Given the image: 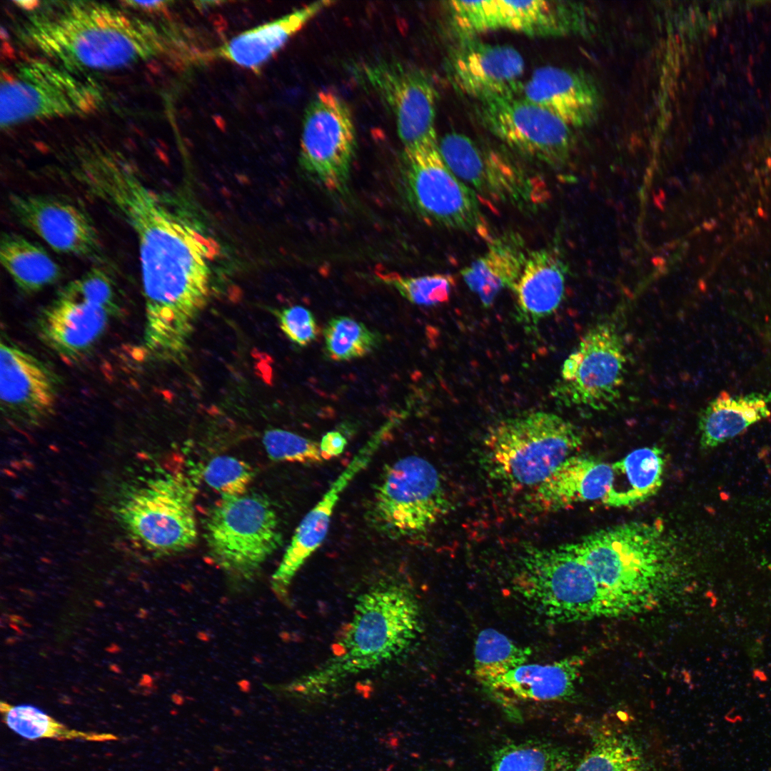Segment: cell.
<instances>
[{"mask_svg": "<svg viewBox=\"0 0 771 771\" xmlns=\"http://www.w3.org/2000/svg\"><path fill=\"white\" fill-rule=\"evenodd\" d=\"M77 183L136 236L146 348L162 359L181 356L210 297L218 244L191 214L149 188L119 151L91 161L79 173Z\"/></svg>", "mask_w": 771, "mask_h": 771, "instance_id": "6da1fadb", "label": "cell"}, {"mask_svg": "<svg viewBox=\"0 0 771 771\" xmlns=\"http://www.w3.org/2000/svg\"><path fill=\"white\" fill-rule=\"evenodd\" d=\"M29 11L20 41L41 59L75 74L125 69L171 46L166 31L108 3L38 1Z\"/></svg>", "mask_w": 771, "mask_h": 771, "instance_id": "7a4b0ae2", "label": "cell"}, {"mask_svg": "<svg viewBox=\"0 0 771 771\" xmlns=\"http://www.w3.org/2000/svg\"><path fill=\"white\" fill-rule=\"evenodd\" d=\"M416 595L405 583H378L362 593L352 615L319 667L293 680L286 691L317 696L346 680L395 661L411 648L421 628Z\"/></svg>", "mask_w": 771, "mask_h": 771, "instance_id": "3957f363", "label": "cell"}, {"mask_svg": "<svg viewBox=\"0 0 771 771\" xmlns=\"http://www.w3.org/2000/svg\"><path fill=\"white\" fill-rule=\"evenodd\" d=\"M569 545L598 584L612 616L652 605L674 570L675 550L658 523L618 525Z\"/></svg>", "mask_w": 771, "mask_h": 771, "instance_id": "277c9868", "label": "cell"}, {"mask_svg": "<svg viewBox=\"0 0 771 771\" xmlns=\"http://www.w3.org/2000/svg\"><path fill=\"white\" fill-rule=\"evenodd\" d=\"M583 444L570 421L553 413L535 411L502 420L484 439L491 478L508 485L537 487Z\"/></svg>", "mask_w": 771, "mask_h": 771, "instance_id": "5b68a950", "label": "cell"}, {"mask_svg": "<svg viewBox=\"0 0 771 771\" xmlns=\"http://www.w3.org/2000/svg\"><path fill=\"white\" fill-rule=\"evenodd\" d=\"M510 587L527 608L553 624L611 616L605 595L569 544L525 550Z\"/></svg>", "mask_w": 771, "mask_h": 771, "instance_id": "8992f818", "label": "cell"}, {"mask_svg": "<svg viewBox=\"0 0 771 771\" xmlns=\"http://www.w3.org/2000/svg\"><path fill=\"white\" fill-rule=\"evenodd\" d=\"M203 528L210 559L238 585L254 579L282 545L276 510L258 493L222 495L206 515Z\"/></svg>", "mask_w": 771, "mask_h": 771, "instance_id": "52a82bcc", "label": "cell"}, {"mask_svg": "<svg viewBox=\"0 0 771 771\" xmlns=\"http://www.w3.org/2000/svg\"><path fill=\"white\" fill-rule=\"evenodd\" d=\"M196 486L183 473L149 478L129 490L115 510L131 540L156 558L191 548L198 538Z\"/></svg>", "mask_w": 771, "mask_h": 771, "instance_id": "ba28073f", "label": "cell"}, {"mask_svg": "<svg viewBox=\"0 0 771 771\" xmlns=\"http://www.w3.org/2000/svg\"><path fill=\"white\" fill-rule=\"evenodd\" d=\"M102 104V92L92 81L41 58L1 69V128L31 121L89 114Z\"/></svg>", "mask_w": 771, "mask_h": 771, "instance_id": "9c48e42d", "label": "cell"}, {"mask_svg": "<svg viewBox=\"0 0 771 771\" xmlns=\"http://www.w3.org/2000/svg\"><path fill=\"white\" fill-rule=\"evenodd\" d=\"M448 498L435 467L418 455L385 468L367 511L376 532L394 540L425 535L448 511Z\"/></svg>", "mask_w": 771, "mask_h": 771, "instance_id": "30bf717a", "label": "cell"}, {"mask_svg": "<svg viewBox=\"0 0 771 771\" xmlns=\"http://www.w3.org/2000/svg\"><path fill=\"white\" fill-rule=\"evenodd\" d=\"M400 181L407 202L425 222L492 239L479 198L448 167L438 143L403 151Z\"/></svg>", "mask_w": 771, "mask_h": 771, "instance_id": "8fae6325", "label": "cell"}, {"mask_svg": "<svg viewBox=\"0 0 771 771\" xmlns=\"http://www.w3.org/2000/svg\"><path fill=\"white\" fill-rule=\"evenodd\" d=\"M116 293L105 281L81 276L58 292L36 320L40 340L64 361H79L119 313Z\"/></svg>", "mask_w": 771, "mask_h": 771, "instance_id": "7c38bea8", "label": "cell"}, {"mask_svg": "<svg viewBox=\"0 0 771 771\" xmlns=\"http://www.w3.org/2000/svg\"><path fill=\"white\" fill-rule=\"evenodd\" d=\"M627 366L618 326L611 320L598 321L564 361L551 395L563 405L606 410L620 398Z\"/></svg>", "mask_w": 771, "mask_h": 771, "instance_id": "4fadbf2b", "label": "cell"}, {"mask_svg": "<svg viewBox=\"0 0 771 771\" xmlns=\"http://www.w3.org/2000/svg\"><path fill=\"white\" fill-rule=\"evenodd\" d=\"M356 148L347 104L331 91L317 93L303 113L298 156L303 171L326 191L344 193Z\"/></svg>", "mask_w": 771, "mask_h": 771, "instance_id": "5bb4252c", "label": "cell"}, {"mask_svg": "<svg viewBox=\"0 0 771 771\" xmlns=\"http://www.w3.org/2000/svg\"><path fill=\"white\" fill-rule=\"evenodd\" d=\"M438 148L448 167L478 198L523 210L543 203L544 188L539 178L503 154L480 147L456 132L442 137Z\"/></svg>", "mask_w": 771, "mask_h": 771, "instance_id": "9a60e30c", "label": "cell"}, {"mask_svg": "<svg viewBox=\"0 0 771 771\" xmlns=\"http://www.w3.org/2000/svg\"><path fill=\"white\" fill-rule=\"evenodd\" d=\"M483 124L520 154L553 168H563L575 146L571 127L520 95L479 103Z\"/></svg>", "mask_w": 771, "mask_h": 771, "instance_id": "2e32d148", "label": "cell"}, {"mask_svg": "<svg viewBox=\"0 0 771 771\" xmlns=\"http://www.w3.org/2000/svg\"><path fill=\"white\" fill-rule=\"evenodd\" d=\"M363 74L393 114L404 151L438 143L437 93L427 74L404 63L382 61L366 66Z\"/></svg>", "mask_w": 771, "mask_h": 771, "instance_id": "e0dca14e", "label": "cell"}, {"mask_svg": "<svg viewBox=\"0 0 771 771\" xmlns=\"http://www.w3.org/2000/svg\"><path fill=\"white\" fill-rule=\"evenodd\" d=\"M11 211L24 226L54 250L102 261L104 252L96 228L87 212L64 198L44 194H11Z\"/></svg>", "mask_w": 771, "mask_h": 771, "instance_id": "ac0fdd59", "label": "cell"}, {"mask_svg": "<svg viewBox=\"0 0 771 771\" xmlns=\"http://www.w3.org/2000/svg\"><path fill=\"white\" fill-rule=\"evenodd\" d=\"M1 412L11 423L34 427L55 410L59 377L44 362L14 343L0 347Z\"/></svg>", "mask_w": 771, "mask_h": 771, "instance_id": "d6986e66", "label": "cell"}, {"mask_svg": "<svg viewBox=\"0 0 771 771\" xmlns=\"http://www.w3.org/2000/svg\"><path fill=\"white\" fill-rule=\"evenodd\" d=\"M447 70L457 90L480 103L520 95L525 61L513 46L468 37L451 50Z\"/></svg>", "mask_w": 771, "mask_h": 771, "instance_id": "ffe728a7", "label": "cell"}, {"mask_svg": "<svg viewBox=\"0 0 771 771\" xmlns=\"http://www.w3.org/2000/svg\"><path fill=\"white\" fill-rule=\"evenodd\" d=\"M390 428V424L385 425L368 440L299 523L271 576V588L281 600L286 598L298 571L323 543L341 495L353 478L368 465Z\"/></svg>", "mask_w": 771, "mask_h": 771, "instance_id": "44dd1931", "label": "cell"}, {"mask_svg": "<svg viewBox=\"0 0 771 771\" xmlns=\"http://www.w3.org/2000/svg\"><path fill=\"white\" fill-rule=\"evenodd\" d=\"M520 96L550 111L571 128L593 122L601 104L599 88L588 74L554 66L535 69L523 82Z\"/></svg>", "mask_w": 771, "mask_h": 771, "instance_id": "7402d4cb", "label": "cell"}, {"mask_svg": "<svg viewBox=\"0 0 771 771\" xmlns=\"http://www.w3.org/2000/svg\"><path fill=\"white\" fill-rule=\"evenodd\" d=\"M485 31L508 29L530 36H555L588 29L583 7L567 1H483Z\"/></svg>", "mask_w": 771, "mask_h": 771, "instance_id": "603a6c76", "label": "cell"}, {"mask_svg": "<svg viewBox=\"0 0 771 771\" xmlns=\"http://www.w3.org/2000/svg\"><path fill=\"white\" fill-rule=\"evenodd\" d=\"M568 266L559 249L545 247L528 251L512 291L517 320L535 326L552 316L565 298Z\"/></svg>", "mask_w": 771, "mask_h": 771, "instance_id": "cb8c5ba5", "label": "cell"}, {"mask_svg": "<svg viewBox=\"0 0 771 771\" xmlns=\"http://www.w3.org/2000/svg\"><path fill=\"white\" fill-rule=\"evenodd\" d=\"M613 480L612 464L572 455L533 488L529 503L535 510L555 511L579 503H603Z\"/></svg>", "mask_w": 771, "mask_h": 771, "instance_id": "d4e9b609", "label": "cell"}, {"mask_svg": "<svg viewBox=\"0 0 771 771\" xmlns=\"http://www.w3.org/2000/svg\"><path fill=\"white\" fill-rule=\"evenodd\" d=\"M333 3L331 1L313 2L273 21L246 30L213 50L209 56L257 71L291 37Z\"/></svg>", "mask_w": 771, "mask_h": 771, "instance_id": "484cf974", "label": "cell"}, {"mask_svg": "<svg viewBox=\"0 0 771 771\" xmlns=\"http://www.w3.org/2000/svg\"><path fill=\"white\" fill-rule=\"evenodd\" d=\"M584 665L581 655L550 664H524L497 680L488 690L519 700L554 701L570 697Z\"/></svg>", "mask_w": 771, "mask_h": 771, "instance_id": "4316f807", "label": "cell"}, {"mask_svg": "<svg viewBox=\"0 0 771 771\" xmlns=\"http://www.w3.org/2000/svg\"><path fill=\"white\" fill-rule=\"evenodd\" d=\"M488 242L486 251L460 271L465 284L485 308L492 306L503 290H512L528 253L515 234H504Z\"/></svg>", "mask_w": 771, "mask_h": 771, "instance_id": "83f0119b", "label": "cell"}, {"mask_svg": "<svg viewBox=\"0 0 771 771\" xmlns=\"http://www.w3.org/2000/svg\"><path fill=\"white\" fill-rule=\"evenodd\" d=\"M769 400L759 393L732 395L724 392L718 395L698 416L701 448H715L770 416Z\"/></svg>", "mask_w": 771, "mask_h": 771, "instance_id": "f1b7e54d", "label": "cell"}, {"mask_svg": "<svg viewBox=\"0 0 771 771\" xmlns=\"http://www.w3.org/2000/svg\"><path fill=\"white\" fill-rule=\"evenodd\" d=\"M612 467L613 480L603 503L613 508L634 506L653 496L661 487L663 453L656 446L638 448Z\"/></svg>", "mask_w": 771, "mask_h": 771, "instance_id": "f546056e", "label": "cell"}, {"mask_svg": "<svg viewBox=\"0 0 771 771\" xmlns=\"http://www.w3.org/2000/svg\"><path fill=\"white\" fill-rule=\"evenodd\" d=\"M0 261L16 286L24 293H36L56 283L62 271L41 246L14 232L1 234Z\"/></svg>", "mask_w": 771, "mask_h": 771, "instance_id": "4dcf8cb0", "label": "cell"}, {"mask_svg": "<svg viewBox=\"0 0 771 771\" xmlns=\"http://www.w3.org/2000/svg\"><path fill=\"white\" fill-rule=\"evenodd\" d=\"M573 771H651V768L632 735L605 728L593 736L590 749Z\"/></svg>", "mask_w": 771, "mask_h": 771, "instance_id": "1f68e13d", "label": "cell"}, {"mask_svg": "<svg viewBox=\"0 0 771 771\" xmlns=\"http://www.w3.org/2000/svg\"><path fill=\"white\" fill-rule=\"evenodd\" d=\"M530 655V648L515 644L493 628L484 629L475 642V677L488 690L507 672L525 664Z\"/></svg>", "mask_w": 771, "mask_h": 771, "instance_id": "d6a6232c", "label": "cell"}, {"mask_svg": "<svg viewBox=\"0 0 771 771\" xmlns=\"http://www.w3.org/2000/svg\"><path fill=\"white\" fill-rule=\"evenodd\" d=\"M0 710L5 724L14 732L29 740L51 738L103 742L117 739L116 736L110 733L71 729L29 705H13L1 701Z\"/></svg>", "mask_w": 771, "mask_h": 771, "instance_id": "836d02e7", "label": "cell"}, {"mask_svg": "<svg viewBox=\"0 0 771 771\" xmlns=\"http://www.w3.org/2000/svg\"><path fill=\"white\" fill-rule=\"evenodd\" d=\"M571 756L557 745L538 741L511 742L493 755L491 771H573Z\"/></svg>", "mask_w": 771, "mask_h": 771, "instance_id": "e575fe53", "label": "cell"}, {"mask_svg": "<svg viewBox=\"0 0 771 771\" xmlns=\"http://www.w3.org/2000/svg\"><path fill=\"white\" fill-rule=\"evenodd\" d=\"M323 333L325 353L335 361L363 357L376 350L383 341L382 335L378 331L343 316L331 318Z\"/></svg>", "mask_w": 771, "mask_h": 771, "instance_id": "d590c367", "label": "cell"}, {"mask_svg": "<svg viewBox=\"0 0 771 771\" xmlns=\"http://www.w3.org/2000/svg\"><path fill=\"white\" fill-rule=\"evenodd\" d=\"M377 277L409 302L424 306L447 303L455 286V277L448 273L409 277L395 273H378Z\"/></svg>", "mask_w": 771, "mask_h": 771, "instance_id": "8d00e7d4", "label": "cell"}, {"mask_svg": "<svg viewBox=\"0 0 771 771\" xmlns=\"http://www.w3.org/2000/svg\"><path fill=\"white\" fill-rule=\"evenodd\" d=\"M206 483L221 495H241L246 493L254 470L246 462L228 455L213 458L203 472Z\"/></svg>", "mask_w": 771, "mask_h": 771, "instance_id": "74e56055", "label": "cell"}, {"mask_svg": "<svg viewBox=\"0 0 771 771\" xmlns=\"http://www.w3.org/2000/svg\"><path fill=\"white\" fill-rule=\"evenodd\" d=\"M263 443L268 457L275 461L318 463L323 459L319 444L288 430H266Z\"/></svg>", "mask_w": 771, "mask_h": 771, "instance_id": "f35d334b", "label": "cell"}, {"mask_svg": "<svg viewBox=\"0 0 771 771\" xmlns=\"http://www.w3.org/2000/svg\"><path fill=\"white\" fill-rule=\"evenodd\" d=\"M280 328L293 343L306 346L314 341L318 326L313 314L301 306H294L275 312Z\"/></svg>", "mask_w": 771, "mask_h": 771, "instance_id": "ab89813d", "label": "cell"}, {"mask_svg": "<svg viewBox=\"0 0 771 771\" xmlns=\"http://www.w3.org/2000/svg\"><path fill=\"white\" fill-rule=\"evenodd\" d=\"M346 445L347 440L341 433L330 431L323 436L319 447L323 458L327 460L342 453Z\"/></svg>", "mask_w": 771, "mask_h": 771, "instance_id": "60d3db41", "label": "cell"}, {"mask_svg": "<svg viewBox=\"0 0 771 771\" xmlns=\"http://www.w3.org/2000/svg\"><path fill=\"white\" fill-rule=\"evenodd\" d=\"M124 4L128 6L133 8L135 9H139L142 11H161L170 6L171 1H124Z\"/></svg>", "mask_w": 771, "mask_h": 771, "instance_id": "b9f144b4", "label": "cell"}, {"mask_svg": "<svg viewBox=\"0 0 771 771\" xmlns=\"http://www.w3.org/2000/svg\"><path fill=\"white\" fill-rule=\"evenodd\" d=\"M94 144H96V143H94ZM94 144H92V145H94ZM92 145H91V146H92ZM89 146H88V147H89ZM88 147H86V148H85L82 149L81 151H83V150H84V149L87 148ZM81 151H80L79 152H81ZM79 152H78V153H77L76 154H78V153H79ZM76 155H75V156H74L73 157V158H74V157L76 156ZM73 158H72V159L71 160V161L73 160ZM71 161H69V163H70ZM69 163H68V164L66 165V166H67L69 165ZM66 168H65V169H66ZM65 169H64V172H65ZM64 177H65V176H64Z\"/></svg>", "mask_w": 771, "mask_h": 771, "instance_id": "7bdbcfd3", "label": "cell"}, {"mask_svg": "<svg viewBox=\"0 0 771 771\" xmlns=\"http://www.w3.org/2000/svg\"><path fill=\"white\" fill-rule=\"evenodd\" d=\"M423 771H437V770H423Z\"/></svg>", "mask_w": 771, "mask_h": 771, "instance_id": "ee69618b", "label": "cell"}]
</instances>
